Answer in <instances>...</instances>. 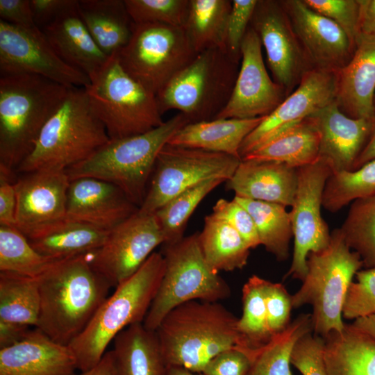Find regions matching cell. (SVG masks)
I'll return each mask as SVG.
<instances>
[{
	"instance_id": "obj_1",
	"label": "cell",
	"mask_w": 375,
	"mask_h": 375,
	"mask_svg": "<svg viewBox=\"0 0 375 375\" xmlns=\"http://www.w3.org/2000/svg\"><path fill=\"white\" fill-rule=\"evenodd\" d=\"M38 280L40 311L35 328L64 345L85 328L112 288L85 254L54 261Z\"/></svg>"
},
{
	"instance_id": "obj_2",
	"label": "cell",
	"mask_w": 375,
	"mask_h": 375,
	"mask_svg": "<svg viewBox=\"0 0 375 375\" xmlns=\"http://www.w3.org/2000/svg\"><path fill=\"white\" fill-rule=\"evenodd\" d=\"M69 89L33 74L0 76V170L15 176Z\"/></svg>"
},
{
	"instance_id": "obj_3",
	"label": "cell",
	"mask_w": 375,
	"mask_h": 375,
	"mask_svg": "<svg viewBox=\"0 0 375 375\" xmlns=\"http://www.w3.org/2000/svg\"><path fill=\"white\" fill-rule=\"evenodd\" d=\"M238 321L218 302L191 301L174 308L155 331L167 366L201 373L217 354L240 347Z\"/></svg>"
},
{
	"instance_id": "obj_4",
	"label": "cell",
	"mask_w": 375,
	"mask_h": 375,
	"mask_svg": "<svg viewBox=\"0 0 375 375\" xmlns=\"http://www.w3.org/2000/svg\"><path fill=\"white\" fill-rule=\"evenodd\" d=\"M165 272L162 253L153 252L129 278L115 288L81 333L68 346L78 371L97 365L108 344L124 329L143 323Z\"/></svg>"
},
{
	"instance_id": "obj_5",
	"label": "cell",
	"mask_w": 375,
	"mask_h": 375,
	"mask_svg": "<svg viewBox=\"0 0 375 375\" xmlns=\"http://www.w3.org/2000/svg\"><path fill=\"white\" fill-rule=\"evenodd\" d=\"M110 141L84 88H70L42 128L34 147L17 172L67 171Z\"/></svg>"
},
{
	"instance_id": "obj_6",
	"label": "cell",
	"mask_w": 375,
	"mask_h": 375,
	"mask_svg": "<svg viewBox=\"0 0 375 375\" xmlns=\"http://www.w3.org/2000/svg\"><path fill=\"white\" fill-rule=\"evenodd\" d=\"M178 112L146 133L110 141L83 162L66 171L69 180L90 177L118 187L138 208L146 197L160 149L189 124Z\"/></svg>"
},
{
	"instance_id": "obj_7",
	"label": "cell",
	"mask_w": 375,
	"mask_h": 375,
	"mask_svg": "<svg viewBox=\"0 0 375 375\" xmlns=\"http://www.w3.org/2000/svg\"><path fill=\"white\" fill-rule=\"evenodd\" d=\"M362 267L360 256L347 245L340 228L332 231L325 249L308 254L307 274L292 295V306H312L314 334L324 338L344 329V303L353 277Z\"/></svg>"
},
{
	"instance_id": "obj_8",
	"label": "cell",
	"mask_w": 375,
	"mask_h": 375,
	"mask_svg": "<svg viewBox=\"0 0 375 375\" xmlns=\"http://www.w3.org/2000/svg\"><path fill=\"white\" fill-rule=\"evenodd\" d=\"M239 69L222 49L197 53L156 94L160 113L178 110L190 123L215 119L229 101Z\"/></svg>"
},
{
	"instance_id": "obj_9",
	"label": "cell",
	"mask_w": 375,
	"mask_h": 375,
	"mask_svg": "<svg viewBox=\"0 0 375 375\" xmlns=\"http://www.w3.org/2000/svg\"><path fill=\"white\" fill-rule=\"evenodd\" d=\"M84 88L110 140L142 134L165 122L156 95L125 72L116 54Z\"/></svg>"
},
{
	"instance_id": "obj_10",
	"label": "cell",
	"mask_w": 375,
	"mask_h": 375,
	"mask_svg": "<svg viewBox=\"0 0 375 375\" xmlns=\"http://www.w3.org/2000/svg\"><path fill=\"white\" fill-rule=\"evenodd\" d=\"M162 253L165 272L143 322L147 329L156 331L165 317L181 304L191 301L218 302L231 296L228 283L206 263L199 233L163 245Z\"/></svg>"
},
{
	"instance_id": "obj_11",
	"label": "cell",
	"mask_w": 375,
	"mask_h": 375,
	"mask_svg": "<svg viewBox=\"0 0 375 375\" xmlns=\"http://www.w3.org/2000/svg\"><path fill=\"white\" fill-rule=\"evenodd\" d=\"M197 55L183 27L134 23L117 59L132 78L156 95Z\"/></svg>"
},
{
	"instance_id": "obj_12",
	"label": "cell",
	"mask_w": 375,
	"mask_h": 375,
	"mask_svg": "<svg viewBox=\"0 0 375 375\" xmlns=\"http://www.w3.org/2000/svg\"><path fill=\"white\" fill-rule=\"evenodd\" d=\"M241 159L222 153L166 144L159 151L138 211L153 214L182 192L204 181L229 180Z\"/></svg>"
},
{
	"instance_id": "obj_13",
	"label": "cell",
	"mask_w": 375,
	"mask_h": 375,
	"mask_svg": "<svg viewBox=\"0 0 375 375\" xmlns=\"http://www.w3.org/2000/svg\"><path fill=\"white\" fill-rule=\"evenodd\" d=\"M332 174L329 163L320 158L297 168V190L289 212L294 249L285 278L303 281L308 271V254L325 249L330 243L331 233L322 217L321 208L325 185Z\"/></svg>"
},
{
	"instance_id": "obj_14",
	"label": "cell",
	"mask_w": 375,
	"mask_h": 375,
	"mask_svg": "<svg viewBox=\"0 0 375 375\" xmlns=\"http://www.w3.org/2000/svg\"><path fill=\"white\" fill-rule=\"evenodd\" d=\"M33 74L68 88H85L90 78L56 53L42 31L0 20V76Z\"/></svg>"
},
{
	"instance_id": "obj_15",
	"label": "cell",
	"mask_w": 375,
	"mask_h": 375,
	"mask_svg": "<svg viewBox=\"0 0 375 375\" xmlns=\"http://www.w3.org/2000/svg\"><path fill=\"white\" fill-rule=\"evenodd\" d=\"M164 242L156 215L138 211L110 231L100 247L85 255L92 267L116 288L133 276Z\"/></svg>"
},
{
	"instance_id": "obj_16",
	"label": "cell",
	"mask_w": 375,
	"mask_h": 375,
	"mask_svg": "<svg viewBox=\"0 0 375 375\" xmlns=\"http://www.w3.org/2000/svg\"><path fill=\"white\" fill-rule=\"evenodd\" d=\"M336 90L337 72L308 69L294 90L247 136L240 148V158L335 101Z\"/></svg>"
},
{
	"instance_id": "obj_17",
	"label": "cell",
	"mask_w": 375,
	"mask_h": 375,
	"mask_svg": "<svg viewBox=\"0 0 375 375\" xmlns=\"http://www.w3.org/2000/svg\"><path fill=\"white\" fill-rule=\"evenodd\" d=\"M265 47L267 62L274 81L287 96L312 68L294 31L281 1L258 0L249 25Z\"/></svg>"
},
{
	"instance_id": "obj_18",
	"label": "cell",
	"mask_w": 375,
	"mask_h": 375,
	"mask_svg": "<svg viewBox=\"0 0 375 375\" xmlns=\"http://www.w3.org/2000/svg\"><path fill=\"white\" fill-rule=\"evenodd\" d=\"M287 97L265 67L262 43L249 26L241 45V65L229 101L215 119H253L269 115Z\"/></svg>"
},
{
	"instance_id": "obj_19",
	"label": "cell",
	"mask_w": 375,
	"mask_h": 375,
	"mask_svg": "<svg viewBox=\"0 0 375 375\" xmlns=\"http://www.w3.org/2000/svg\"><path fill=\"white\" fill-rule=\"evenodd\" d=\"M281 3L312 68L338 72L349 62L355 43L339 25L311 9L303 0Z\"/></svg>"
},
{
	"instance_id": "obj_20",
	"label": "cell",
	"mask_w": 375,
	"mask_h": 375,
	"mask_svg": "<svg viewBox=\"0 0 375 375\" xmlns=\"http://www.w3.org/2000/svg\"><path fill=\"white\" fill-rule=\"evenodd\" d=\"M69 178L65 171L39 170L15 180V226L24 235L66 217Z\"/></svg>"
},
{
	"instance_id": "obj_21",
	"label": "cell",
	"mask_w": 375,
	"mask_h": 375,
	"mask_svg": "<svg viewBox=\"0 0 375 375\" xmlns=\"http://www.w3.org/2000/svg\"><path fill=\"white\" fill-rule=\"evenodd\" d=\"M139 208L116 185L84 177L70 181L66 218L110 231Z\"/></svg>"
},
{
	"instance_id": "obj_22",
	"label": "cell",
	"mask_w": 375,
	"mask_h": 375,
	"mask_svg": "<svg viewBox=\"0 0 375 375\" xmlns=\"http://www.w3.org/2000/svg\"><path fill=\"white\" fill-rule=\"evenodd\" d=\"M309 117L320 135L318 158L329 163L333 174L352 170L369 136L372 119L349 117L335 101Z\"/></svg>"
},
{
	"instance_id": "obj_23",
	"label": "cell",
	"mask_w": 375,
	"mask_h": 375,
	"mask_svg": "<svg viewBox=\"0 0 375 375\" xmlns=\"http://www.w3.org/2000/svg\"><path fill=\"white\" fill-rule=\"evenodd\" d=\"M76 371L70 347L37 328L21 341L0 349V375H78Z\"/></svg>"
},
{
	"instance_id": "obj_24",
	"label": "cell",
	"mask_w": 375,
	"mask_h": 375,
	"mask_svg": "<svg viewBox=\"0 0 375 375\" xmlns=\"http://www.w3.org/2000/svg\"><path fill=\"white\" fill-rule=\"evenodd\" d=\"M374 96L375 33H360L351 60L337 72L335 102L349 117L371 119Z\"/></svg>"
},
{
	"instance_id": "obj_25",
	"label": "cell",
	"mask_w": 375,
	"mask_h": 375,
	"mask_svg": "<svg viewBox=\"0 0 375 375\" xmlns=\"http://www.w3.org/2000/svg\"><path fill=\"white\" fill-rule=\"evenodd\" d=\"M227 189L235 197L292 206L297 185V169L272 161L241 160Z\"/></svg>"
},
{
	"instance_id": "obj_26",
	"label": "cell",
	"mask_w": 375,
	"mask_h": 375,
	"mask_svg": "<svg viewBox=\"0 0 375 375\" xmlns=\"http://www.w3.org/2000/svg\"><path fill=\"white\" fill-rule=\"evenodd\" d=\"M40 29L60 58L90 79L109 58L91 36L79 15L78 6Z\"/></svg>"
},
{
	"instance_id": "obj_27",
	"label": "cell",
	"mask_w": 375,
	"mask_h": 375,
	"mask_svg": "<svg viewBox=\"0 0 375 375\" xmlns=\"http://www.w3.org/2000/svg\"><path fill=\"white\" fill-rule=\"evenodd\" d=\"M108 232L65 217L25 236L39 253L59 260L96 250L103 244Z\"/></svg>"
},
{
	"instance_id": "obj_28",
	"label": "cell",
	"mask_w": 375,
	"mask_h": 375,
	"mask_svg": "<svg viewBox=\"0 0 375 375\" xmlns=\"http://www.w3.org/2000/svg\"><path fill=\"white\" fill-rule=\"evenodd\" d=\"M264 118L213 119L189 123L176 131L167 144L240 158L239 151L243 141Z\"/></svg>"
},
{
	"instance_id": "obj_29",
	"label": "cell",
	"mask_w": 375,
	"mask_h": 375,
	"mask_svg": "<svg viewBox=\"0 0 375 375\" xmlns=\"http://www.w3.org/2000/svg\"><path fill=\"white\" fill-rule=\"evenodd\" d=\"M111 350L115 375H166L168 366L155 331L135 323L122 331Z\"/></svg>"
},
{
	"instance_id": "obj_30",
	"label": "cell",
	"mask_w": 375,
	"mask_h": 375,
	"mask_svg": "<svg viewBox=\"0 0 375 375\" xmlns=\"http://www.w3.org/2000/svg\"><path fill=\"white\" fill-rule=\"evenodd\" d=\"M324 358L328 375H375V338L345 324L324 338Z\"/></svg>"
},
{
	"instance_id": "obj_31",
	"label": "cell",
	"mask_w": 375,
	"mask_h": 375,
	"mask_svg": "<svg viewBox=\"0 0 375 375\" xmlns=\"http://www.w3.org/2000/svg\"><path fill=\"white\" fill-rule=\"evenodd\" d=\"M79 15L99 49L108 57L128 42L134 22L124 0H78Z\"/></svg>"
},
{
	"instance_id": "obj_32",
	"label": "cell",
	"mask_w": 375,
	"mask_h": 375,
	"mask_svg": "<svg viewBox=\"0 0 375 375\" xmlns=\"http://www.w3.org/2000/svg\"><path fill=\"white\" fill-rule=\"evenodd\" d=\"M319 144V131L308 117L241 160L277 162L297 169L317 160Z\"/></svg>"
},
{
	"instance_id": "obj_33",
	"label": "cell",
	"mask_w": 375,
	"mask_h": 375,
	"mask_svg": "<svg viewBox=\"0 0 375 375\" xmlns=\"http://www.w3.org/2000/svg\"><path fill=\"white\" fill-rule=\"evenodd\" d=\"M199 240L203 258L214 272H232L247 265L249 245L233 227L212 214L205 217Z\"/></svg>"
},
{
	"instance_id": "obj_34",
	"label": "cell",
	"mask_w": 375,
	"mask_h": 375,
	"mask_svg": "<svg viewBox=\"0 0 375 375\" xmlns=\"http://www.w3.org/2000/svg\"><path fill=\"white\" fill-rule=\"evenodd\" d=\"M232 0H190L184 29L197 53L210 49L225 51Z\"/></svg>"
},
{
	"instance_id": "obj_35",
	"label": "cell",
	"mask_w": 375,
	"mask_h": 375,
	"mask_svg": "<svg viewBox=\"0 0 375 375\" xmlns=\"http://www.w3.org/2000/svg\"><path fill=\"white\" fill-rule=\"evenodd\" d=\"M264 279L256 274L250 276L242 290V314L238 321L239 349L254 358L259 350L273 338L267 317Z\"/></svg>"
},
{
	"instance_id": "obj_36",
	"label": "cell",
	"mask_w": 375,
	"mask_h": 375,
	"mask_svg": "<svg viewBox=\"0 0 375 375\" xmlns=\"http://www.w3.org/2000/svg\"><path fill=\"white\" fill-rule=\"evenodd\" d=\"M251 215L260 244L278 261L286 260L290 256V244L293 231L286 207L238 197L233 198Z\"/></svg>"
},
{
	"instance_id": "obj_37",
	"label": "cell",
	"mask_w": 375,
	"mask_h": 375,
	"mask_svg": "<svg viewBox=\"0 0 375 375\" xmlns=\"http://www.w3.org/2000/svg\"><path fill=\"white\" fill-rule=\"evenodd\" d=\"M40 311L38 278L0 272V321L35 328Z\"/></svg>"
},
{
	"instance_id": "obj_38",
	"label": "cell",
	"mask_w": 375,
	"mask_h": 375,
	"mask_svg": "<svg viewBox=\"0 0 375 375\" xmlns=\"http://www.w3.org/2000/svg\"><path fill=\"white\" fill-rule=\"evenodd\" d=\"M313 332L311 314L298 315L282 333L258 351L249 375H292L290 358L297 342Z\"/></svg>"
},
{
	"instance_id": "obj_39",
	"label": "cell",
	"mask_w": 375,
	"mask_h": 375,
	"mask_svg": "<svg viewBox=\"0 0 375 375\" xmlns=\"http://www.w3.org/2000/svg\"><path fill=\"white\" fill-rule=\"evenodd\" d=\"M54 261L39 253L15 226L0 224V272L38 278Z\"/></svg>"
},
{
	"instance_id": "obj_40",
	"label": "cell",
	"mask_w": 375,
	"mask_h": 375,
	"mask_svg": "<svg viewBox=\"0 0 375 375\" xmlns=\"http://www.w3.org/2000/svg\"><path fill=\"white\" fill-rule=\"evenodd\" d=\"M226 180L214 178L192 187L167 202L153 214L162 230L165 242L172 244L181 240L188 222L201 201Z\"/></svg>"
},
{
	"instance_id": "obj_41",
	"label": "cell",
	"mask_w": 375,
	"mask_h": 375,
	"mask_svg": "<svg viewBox=\"0 0 375 375\" xmlns=\"http://www.w3.org/2000/svg\"><path fill=\"white\" fill-rule=\"evenodd\" d=\"M344 240L365 269L375 267V194L352 202L342 226Z\"/></svg>"
},
{
	"instance_id": "obj_42",
	"label": "cell",
	"mask_w": 375,
	"mask_h": 375,
	"mask_svg": "<svg viewBox=\"0 0 375 375\" xmlns=\"http://www.w3.org/2000/svg\"><path fill=\"white\" fill-rule=\"evenodd\" d=\"M375 194V159L356 170L332 174L322 200L326 210L335 212L353 201Z\"/></svg>"
},
{
	"instance_id": "obj_43",
	"label": "cell",
	"mask_w": 375,
	"mask_h": 375,
	"mask_svg": "<svg viewBox=\"0 0 375 375\" xmlns=\"http://www.w3.org/2000/svg\"><path fill=\"white\" fill-rule=\"evenodd\" d=\"M128 12L135 24L160 23L183 27L190 0H124Z\"/></svg>"
},
{
	"instance_id": "obj_44",
	"label": "cell",
	"mask_w": 375,
	"mask_h": 375,
	"mask_svg": "<svg viewBox=\"0 0 375 375\" xmlns=\"http://www.w3.org/2000/svg\"><path fill=\"white\" fill-rule=\"evenodd\" d=\"M351 283L342 308V317L356 319L375 314V267L359 270Z\"/></svg>"
},
{
	"instance_id": "obj_45",
	"label": "cell",
	"mask_w": 375,
	"mask_h": 375,
	"mask_svg": "<svg viewBox=\"0 0 375 375\" xmlns=\"http://www.w3.org/2000/svg\"><path fill=\"white\" fill-rule=\"evenodd\" d=\"M313 10L333 20L354 42L360 31L358 0H303Z\"/></svg>"
},
{
	"instance_id": "obj_46",
	"label": "cell",
	"mask_w": 375,
	"mask_h": 375,
	"mask_svg": "<svg viewBox=\"0 0 375 375\" xmlns=\"http://www.w3.org/2000/svg\"><path fill=\"white\" fill-rule=\"evenodd\" d=\"M324 339L312 331L295 344L290 362L302 375H328L324 358Z\"/></svg>"
},
{
	"instance_id": "obj_47",
	"label": "cell",
	"mask_w": 375,
	"mask_h": 375,
	"mask_svg": "<svg viewBox=\"0 0 375 375\" xmlns=\"http://www.w3.org/2000/svg\"><path fill=\"white\" fill-rule=\"evenodd\" d=\"M258 0H232L225 42L226 53L235 61L241 59V45L249 27Z\"/></svg>"
},
{
	"instance_id": "obj_48",
	"label": "cell",
	"mask_w": 375,
	"mask_h": 375,
	"mask_svg": "<svg viewBox=\"0 0 375 375\" xmlns=\"http://www.w3.org/2000/svg\"><path fill=\"white\" fill-rule=\"evenodd\" d=\"M265 299L268 327L272 336H275L284 331L291 323L292 295L282 283L266 280Z\"/></svg>"
},
{
	"instance_id": "obj_49",
	"label": "cell",
	"mask_w": 375,
	"mask_h": 375,
	"mask_svg": "<svg viewBox=\"0 0 375 375\" xmlns=\"http://www.w3.org/2000/svg\"><path fill=\"white\" fill-rule=\"evenodd\" d=\"M233 227L247 242L251 249L260 245L254 221L247 210L235 199H219L211 213Z\"/></svg>"
},
{
	"instance_id": "obj_50",
	"label": "cell",
	"mask_w": 375,
	"mask_h": 375,
	"mask_svg": "<svg viewBox=\"0 0 375 375\" xmlns=\"http://www.w3.org/2000/svg\"><path fill=\"white\" fill-rule=\"evenodd\" d=\"M252 362L249 354L233 347L211 359L201 373L204 375H249Z\"/></svg>"
},
{
	"instance_id": "obj_51",
	"label": "cell",
	"mask_w": 375,
	"mask_h": 375,
	"mask_svg": "<svg viewBox=\"0 0 375 375\" xmlns=\"http://www.w3.org/2000/svg\"><path fill=\"white\" fill-rule=\"evenodd\" d=\"M78 0H31L36 26L42 28L62 13L78 6Z\"/></svg>"
},
{
	"instance_id": "obj_52",
	"label": "cell",
	"mask_w": 375,
	"mask_h": 375,
	"mask_svg": "<svg viewBox=\"0 0 375 375\" xmlns=\"http://www.w3.org/2000/svg\"><path fill=\"white\" fill-rule=\"evenodd\" d=\"M0 20L15 26H36L31 0H0Z\"/></svg>"
},
{
	"instance_id": "obj_53",
	"label": "cell",
	"mask_w": 375,
	"mask_h": 375,
	"mask_svg": "<svg viewBox=\"0 0 375 375\" xmlns=\"http://www.w3.org/2000/svg\"><path fill=\"white\" fill-rule=\"evenodd\" d=\"M14 176L0 170V224L15 226L17 194Z\"/></svg>"
},
{
	"instance_id": "obj_54",
	"label": "cell",
	"mask_w": 375,
	"mask_h": 375,
	"mask_svg": "<svg viewBox=\"0 0 375 375\" xmlns=\"http://www.w3.org/2000/svg\"><path fill=\"white\" fill-rule=\"evenodd\" d=\"M31 329L28 326L0 321V349L21 341Z\"/></svg>"
},
{
	"instance_id": "obj_55",
	"label": "cell",
	"mask_w": 375,
	"mask_h": 375,
	"mask_svg": "<svg viewBox=\"0 0 375 375\" xmlns=\"http://www.w3.org/2000/svg\"><path fill=\"white\" fill-rule=\"evenodd\" d=\"M358 2L360 33H375V0H358Z\"/></svg>"
},
{
	"instance_id": "obj_56",
	"label": "cell",
	"mask_w": 375,
	"mask_h": 375,
	"mask_svg": "<svg viewBox=\"0 0 375 375\" xmlns=\"http://www.w3.org/2000/svg\"><path fill=\"white\" fill-rule=\"evenodd\" d=\"M372 130L368 140L356 159L352 170H356L367 162L375 159V113L372 119Z\"/></svg>"
},
{
	"instance_id": "obj_57",
	"label": "cell",
	"mask_w": 375,
	"mask_h": 375,
	"mask_svg": "<svg viewBox=\"0 0 375 375\" xmlns=\"http://www.w3.org/2000/svg\"><path fill=\"white\" fill-rule=\"evenodd\" d=\"M79 375H115L111 350L105 353L97 365Z\"/></svg>"
},
{
	"instance_id": "obj_58",
	"label": "cell",
	"mask_w": 375,
	"mask_h": 375,
	"mask_svg": "<svg viewBox=\"0 0 375 375\" xmlns=\"http://www.w3.org/2000/svg\"><path fill=\"white\" fill-rule=\"evenodd\" d=\"M351 324L357 329L375 338V314L356 319Z\"/></svg>"
},
{
	"instance_id": "obj_59",
	"label": "cell",
	"mask_w": 375,
	"mask_h": 375,
	"mask_svg": "<svg viewBox=\"0 0 375 375\" xmlns=\"http://www.w3.org/2000/svg\"><path fill=\"white\" fill-rule=\"evenodd\" d=\"M166 375H204L202 373H196L178 366H168Z\"/></svg>"
}]
</instances>
